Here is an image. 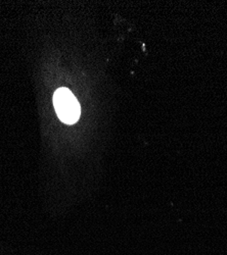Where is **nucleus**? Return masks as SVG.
Returning a JSON list of instances; mask_svg holds the SVG:
<instances>
[{"mask_svg":"<svg viewBox=\"0 0 227 255\" xmlns=\"http://www.w3.org/2000/svg\"><path fill=\"white\" fill-rule=\"evenodd\" d=\"M53 105L59 120L68 125L75 124L80 117V105L74 94L67 88H59L53 95Z\"/></svg>","mask_w":227,"mask_h":255,"instance_id":"1","label":"nucleus"}]
</instances>
